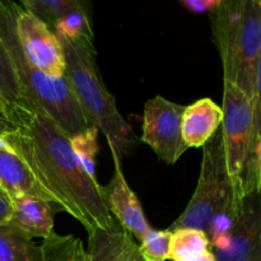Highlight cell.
I'll return each instance as SVG.
<instances>
[{"instance_id":"18","label":"cell","mask_w":261,"mask_h":261,"mask_svg":"<svg viewBox=\"0 0 261 261\" xmlns=\"http://www.w3.org/2000/svg\"><path fill=\"white\" fill-rule=\"evenodd\" d=\"M19 4L53 28V25L61 18L73 10L86 7L88 3L81 0H23Z\"/></svg>"},{"instance_id":"19","label":"cell","mask_w":261,"mask_h":261,"mask_svg":"<svg viewBox=\"0 0 261 261\" xmlns=\"http://www.w3.org/2000/svg\"><path fill=\"white\" fill-rule=\"evenodd\" d=\"M51 30L55 33L56 37L64 38V40L74 41L81 40V38L94 40L89 4L66 14L59 22H56Z\"/></svg>"},{"instance_id":"1","label":"cell","mask_w":261,"mask_h":261,"mask_svg":"<svg viewBox=\"0 0 261 261\" xmlns=\"http://www.w3.org/2000/svg\"><path fill=\"white\" fill-rule=\"evenodd\" d=\"M0 134L53 203L76 219L87 233L114 227L102 186L78 162L70 138L42 110L30 103L10 107V126Z\"/></svg>"},{"instance_id":"7","label":"cell","mask_w":261,"mask_h":261,"mask_svg":"<svg viewBox=\"0 0 261 261\" xmlns=\"http://www.w3.org/2000/svg\"><path fill=\"white\" fill-rule=\"evenodd\" d=\"M184 111L185 106L161 96L145 103L142 142L167 165H175L189 149L182 138Z\"/></svg>"},{"instance_id":"26","label":"cell","mask_w":261,"mask_h":261,"mask_svg":"<svg viewBox=\"0 0 261 261\" xmlns=\"http://www.w3.org/2000/svg\"><path fill=\"white\" fill-rule=\"evenodd\" d=\"M10 126V106L0 94V133Z\"/></svg>"},{"instance_id":"27","label":"cell","mask_w":261,"mask_h":261,"mask_svg":"<svg viewBox=\"0 0 261 261\" xmlns=\"http://www.w3.org/2000/svg\"><path fill=\"white\" fill-rule=\"evenodd\" d=\"M185 261H217V260H216V256H214V254L212 252V250H206V251H204L203 254H199L196 255V256L190 257V259Z\"/></svg>"},{"instance_id":"13","label":"cell","mask_w":261,"mask_h":261,"mask_svg":"<svg viewBox=\"0 0 261 261\" xmlns=\"http://www.w3.org/2000/svg\"><path fill=\"white\" fill-rule=\"evenodd\" d=\"M88 261H133L138 245L116 221L109 231L88 233Z\"/></svg>"},{"instance_id":"14","label":"cell","mask_w":261,"mask_h":261,"mask_svg":"<svg viewBox=\"0 0 261 261\" xmlns=\"http://www.w3.org/2000/svg\"><path fill=\"white\" fill-rule=\"evenodd\" d=\"M0 189L10 199L33 196L53 203L24 162L15 153L7 150H0Z\"/></svg>"},{"instance_id":"8","label":"cell","mask_w":261,"mask_h":261,"mask_svg":"<svg viewBox=\"0 0 261 261\" xmlns=\"http://www.w3.org/2000/svg\"><path fill=\"white\" fill-rule=\"evenodd\" d=\"M15 30L25 58L42 73L59 78L65 74L63 46L47 24L17 3Z\"/></svg>"},{"instance_id":"2","label":"cell","mask_w":261,"mask_h":261,"mask_svg":"<svg viewBox=\"0 0 261 261\" xmlns=\"http://www.w3.org/2000/svg\"><path fill=\"white\" fill-rule=\"evenodd\" d=\"M65 55V75L91 126L103 133L110 150L122 160L137 148L138 137L122 117L102 79L93 40L59 38Z\"/></svg>"},{"instance_id":"21","label":"cell","mask_w":261,"mask_h":261,"mask_svg":"<svg viewBox=\"0 0 261 261\" xmlns=\"http://www.w3.org/2000/svg\"><path fill=\"white\" fill-rule=\"evenodd\" d=\"M0 94L10 107L24 103L9 55L0 41Z\"/></svg>"},{"instance_id":"20","label":"cell","mask_w":261,"mask_h":261,"mask_svg":"<svg viewBox=\"0 0 261 261\" xmlns=\"http://www.w3.org/2000/svg\"><path fill=\"white\" fill-rule=\"evenodd\" d=\"M98 133L99 130L96 126H89L88 129L83 130V132L78 133L70 138V144L74 155L81 163L83 170L94 180H97L96 157L99 150Z\"/></svg>"},{"instance_id":"9","label":"cell","mask_w":261,"mask_h":261,"mask_svg":"<svg viewBox=\"0 0 261 261\" xmlns=\"http://www.w3.org/2000/svg\"><path fill=\"white\" fill-rule=\"evenodd\" d=\"M114 160V176L109 185L102 186L105 203L112 218L125 229L133 239L142 241L149 232L150 226L145 218L137 194L133 191L125 178L121 167V158L111 152Z\"/></svg>"},{"instance_id":"6","label":"cell","mask_w":261,"mask_h":261,"mask_svg":"<svg viewBox=\"0 0 261 261\" xmlns=\"http://www.w3.org/2000/svg\"><path fill=\"white\" fill-rule=\"evenodd\" d=\"M233 203L237 201L227 173L222 132L218 130L203 147L198 185L188 206L167 231L191 228L206 233L213 217Z\"/></svg>"},{"instance_id":"17","label":"cell","mask_w":261,"mask_h":261,"mask_svg":"<svg viewBox=\"0 0 261 261\" xmlns=\"http://www.w3.org/2000/svg\"><path fill=\"white\" fill-rule=\"evenodd\" d=\"M211 250V242L204 231L181 228L171 232L168 260L185 261Z\"/></svg>"},{"instance_id":"24","label":"cell","mask_w":261,"mask_h":261,"mask_svg":"<svg viewBox=\"0 0 261 261\" xmlns=\"http://www.w3.org/2000/svg\"><path fill=\"white\" fill-rule=\"evenodd\" d=\"M222 0H181V5L185 7L189 12L196 13V14H204L209 13L211 14Z\"/></svg>"},{"instance_id":"3","label":"cell","mask_w":261,"mask_h":261,"mask_svg":"<svg viewBox=\"0 0 261 261\" xmlns=\"http://www.w3.org/2000/svg\"><path fill=\"white\" fill-rule=\"evenodd\" d=\"M15 2H0V41L14 68L24 103L42 110L69 138L88 129L66 75L53 78L25 58L15 30Z\"/></svg>"},{"instance_id":"10","label":"cell","mask_w":261,"mask_h":261,"mask_svg":"<svg viewBox=\"0 0 261 261\" xmlns=\"http://www.w3.org/2000/svg\"><path fill=\"white\" fill-rule=\"evenodd\" d=\"M213 254L217 261H261V190L244 199L228 246Z\"/></svg>"},{"instance_id":"25","label":"cell","mask_w":261,"mask_h":261,"mask_svg":"<svg viewBox=\"0 0 261 261\" xmlns=\"http://www.w3.org/2000/svg\"><path fill=\"white\" fill-rule=\"evenodd\" d=\"M13 204L12 199L0 189V226L8 224L12 219Z\"/></svg>"},{"instance_id":"12","label":"cell","mask_w":261,"mask_h":261,"mask_svg":"<svg viewBox=\"0 0 261 261\" xmlns=\"http://www.w3.org/2000/svg\"><path fill=\"white\" fill-rule=\"evenodd\" d=\"M223 111L211 98H201L185 106L182 138L189 148L204 147L222 125Z\"/></svg>"},{"instance_id":"16","label":"cell","mask_w":261,"mask_h":261,"mask_svg":"<svg viewBox=\"0 0 261 261\" xmlns=\"http://www.w3.org/2000/svg\"><path fill=\"white\" fill-rule=\"evenodd\" d=\"M43 261H88L83 242L73 234H58L55 232L41 244Z\"/></svg>"},{"instance_id":"29","label":"cell","mask_w":261,"mask_h":261,"mask_svg":"<svg viewBox=\"0 0 261 261\" xmlns=\"http://www.w3.org/2000/svg\"><path fill=\"white\" fill-rule=\"evenodd\" d=\"M257 157H259V171H260V180H261V139L257 144Z\"/></svg>"},{"instance_id":"23","label":"cell","mask_w":261,"mask_h":261,"mask_svg":"<svg viewBox=\"0 0 261 261\" xmlns=\"http://www.w3.org/2000/svg\"><path fill=\"white\" fill-rule=\"evenodd\" d=\"M254 115H255V125H256V132L259 140L261 139V53L256 64V73H255V91H254Z\"/></svg>"},{"instance_id":"5","label":"cell","mask_w":261,"mask_h":261,"mask_svg":"<svg viewBox=\"0 0 261 261\" xmlns=\"http://www.w3.org/2000/svg\"><path fill=\"white\" fill-rule=\"evenodd\" d=\"M222 140L227 173L237 203L261 190L257 137L252 101L233 84L223 82Z\"/></svg>"},{"instance_id":"11","label":"cell","mask_w":261,"mask_h":261,"mask_svg":"<svg viewBox=\"0 0 261 261\" xmlns=\"http://www.w3.org/2000/svg\"><path fill=\"white\" fill-rule=\"evenodd\" d=\"M13 214L9 223L27 234L30 239H43L54 232V217L58 205L33 196L12 199Z\"/></svg>"},{"instance_id":"30","label":"cell","mask_w":261,"mask_h":261,"mask_svg":"<svg viewBox=\"0 0 261 261\" xmlns=\"http://www.w3.org/2000/svg\"><path fill=\"white\" fill-rule=\"evenodd\" d=\"M133 261H144V260H143V259H142V257H140V256H139V252H138V254H137V256H135V259H134V260H133Z\"/></svg>"},{"instance_id":"4","label":"cell","mask_w":261,"mask_h":261,"mask_svg":"<svg viewBox=\"0 0 261 261\" xmlns=\"http://www.w3.org/2000/svg\"><path fill=\"white\" fill-rule=\"evenodd\" d=\"M211 27L223 65V82L252 101L261 53V0H222L211 13Z\"/></svg>"},{"instance_id":"22","label":"cell","mask_w":261,"mask_h":261,"mask_svg":"<svg viewBox=\"0 0 261 261\" xmlns=\"http://www.w3.org/2000/svg\"><path fill=\"white\" fill-rule=\"evenodd\" d=\"M171 232L150 228L138 245L139 256L144 261H166L170 254Z\"/></svg>"},{"instance_id":"28","label":"cell","mask_w":261,"mask_h":261,"mask_svg":"<svg viewBox=\"0 0 261 261\" xmlns=\"http://www.w3.org/2000/svg\"><path fill=\"white\" fill-rule=\"evenodd\" d=\"M0 150H7V152H13V149L10 148V145L8 144L7 140L4 139V137H3L2 134H0ZM14 153V152H13Z\"/></svg>"},{"instance_id":"15","label":"cell","mask_w":261,"mask_h":261,"mask_svg":"<svg viewBox=\"0 0 261 261\" xmlns=\"http://www.w3.org/2000/svg\"><path fill=\"white\" fill-rule=\"evenodd\" d=\"M0 261H43L41 246L12 223L0 226Z\"/></svg>"}]
</instances>
